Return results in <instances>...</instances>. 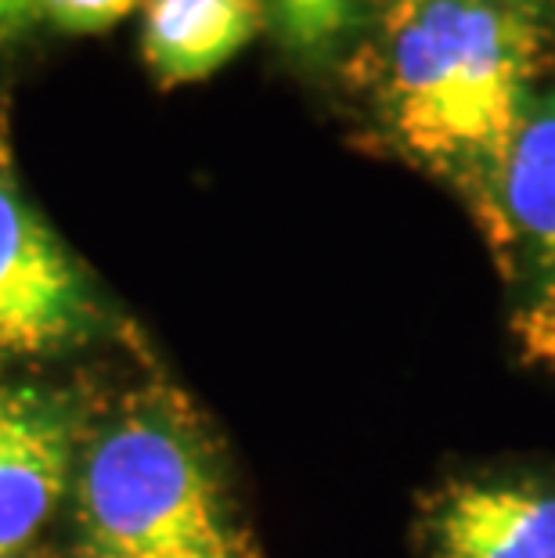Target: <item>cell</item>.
<instances>
[{
  "label": "cell",
  "instance_id": "1",
  "mask_svg": "<svg viewBox=\"0 0 555 558\" xmlns=\"http://www.w3.org/2000/svg\"><path fill=\"white\" fill-rule=\"evenodd\" d=\"M545 22L505 0H411L386 8L375 62L379 112L397 148L469 202L502 259V177L534 101Z\"/></svg>",
  "mask_w": 555,
  "mask_h": 558
},
{
  "label": "cell",
  "instance_id": "2",
  "mask_svg": "<svg viewBox=\"0 0 555 558\" xmlns=\"http://www.w3.org/2000/svg\"><path fill=\"white\" fill-rule=\"evenodd\" d=\"M84 551L101 558H253L192 425L134 400L80 450Z\"/></svg>",
  "mask_w": 555,
  "mask_h": 558
},
{
  "label": "cell",
  "instance_id": "3",
  "mask_svg": "<svg viewBox=\"0 0 555 558\" xmlns=\"http://www.w3.org/2000/svg\"><path fill=\"white\" fill-rule=\"evenodd\" d=\"M98 328L101 306L84 267L0 166V353L55 357Z\"/></svg>",
  "mask_w": 555,
  "mask_h": 558
},
{
  "label": "cell",
  "instance_id": "4",
  "mask_svg": "<svg viewBox=\"0 0 555 558\" xmlns=\"http://www.w3.org/2000/svg\"><path fill=\"white\" fill-rule=\"evenodd\" d=\"M502 270L512 281V339L555 372V87L534 94L502 177Z\"/></svg>",
  "mask_w": 555,
  "mask_h": 558
},
{
  "label": "cell",
  "instance_id": "5",
  "mask_svg": "<svg viewBox=\"0 0 555 558\" xmlns=\"http://www.w3.org/2000/svg\"><path fill=\"white\" fill-rule=\"evenodd\" d=\"M80 418L69 397L0 383V555H19L73 494Z\"/></svg>",
  "mask_w": 555,
  "mask_h": 558
},
{
  "label": "cell",
  "instance_id": "6",
  "mask_svg": "<svg viewBox=\"0 0 555 558\" xmlns=\"http://www.w3.org/2000/svg\"><path fill=\"white\" fill-rule=\"evenodd\" d=\"M433 558H555V486L530 480H455L426 519Z\"/></svg>",
  "mask_w": 555,
  "mask_h": 558
},
{
  "label": "cell",
  "instance_id": "7",
  "mask_svg": "<svg viewBox=\"0 0 555 558\" xmlns=\"http://www.w3.org/2000/svg\"><path fill=\"white\" fill-rule=\"evenodd\" d=\"M267 26L264 0H145L141 54L167 87L220 73Z\"/></svg>",
  "mask_w": 555,
  "mask_h": 558
},
{
  "label": "cell",
  "instance_id": "8",
  "mask_svg": "<svg viewBox=\"0 0 555 558\" xmlns=\"http://www.w3.org/2000/svg\"><path fill=\"white\" fill-rule=\"evenodd\" d=\"M369 0H264L267 29L300 62H328L358 33Z\"/></svg>",
  "mask_w": 555,
  "mask_h": 558
},
{
  "label": "cell",
  "instance_id": "9",
  "mask_svg": "<svg viewBox=\"0 0 555 558\" xmlns=\"http://www.w3.org/2000/svg\"><path fill=\"white\" fill-rule=\"evenodd\" d=\"M137 8L141 0H37V19L73 37H94L120 26Z\"/></svg>",
  "mask_w": 555,
  "mask_h": 558
},
{
  "label": "cell",
  "instance_id": "10",
  "mask_svg": "<svg viewBox=\"0 0 555 558\" xmlns=\"http://www.w3.org/2000/svg\"><path fill=\"white\" fill-rule=\"evenodd\" d=\"M37 22V0H0V47L22 40Z\"/></svg>",
  "mask_w": 555,
  "mask_h": 558
},
{
  "label": "cell",
  "instance_id": "11",
  "mask_svg": "<svg viewBox=\"0 0 555 558\" xmlns=\"http://www.w3.org/2000/svg\"><path fill=\"white\" fill-rule=\"evenodd\" d=\"M523 8L541 22H548L555 15V0H523Z\"/></svg>",
  "mask_w": 555,
  "mask_h": 558
},
{
  "label": "cell",
  "instance_id": "12",
  "mask_svg": "<svg viewBox=\"0 0 555 558\" xmlns=\"http://www.w3.org/2000/svg\"><path fill=\"white\" fill-rule=\"evenodd\" d=\"M394 4H411V0H386V8H394ZM505 4H516V8H523V0H505ZM527 11V8H523ZM527 15H530V11H527ZM541 22V19H538Z\"/></svg>",
  "mask_w": 555,
  "mask_h": 558
},
{
  "label": "cell",
  "instance_id": "13",
  "mask_svg": "<svg viewBox=\"0 0 555 558\" xmlns=\"http://www.w3.org/2000/svg\"><path fill=\"white\" fill-rule=\"evenodd\" d=\"M80 558H101V555H91V551H84V555H80Z\"/></svg>",
  "mask_w": 555,
  "mask_h": 558
},
{
  "label": "cell",
  "instance_id": "14",
  "mask_svg": "<svg viewBox=\"0 0 555 558\" xmlns=\"http://www.w3.org/2000/svg\"><path fill=\"white\" fill-rule=\"evenodd\" d=\"M0 558H15V555H0Z\"/></svg>",
  "mask_w": 555,
  "mask_h": 558
}]
</instances>
